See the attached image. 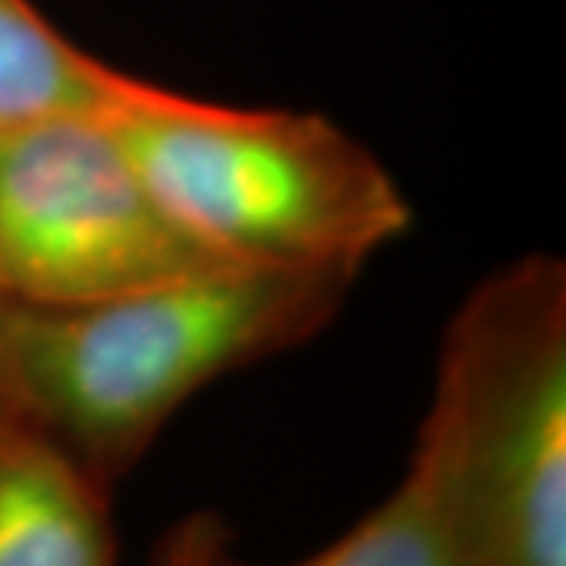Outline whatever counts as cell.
<instances>
[{
	"mask_svg": "<svg viewBox=\"0 0 566 566\" xmlns=\"http://www.w3.org/2000/svg\"><path fill=\"white\" fill-rule=\"evenodd\" d=\"M107 120L211 259L359 277L412 227L400 182L318 111L233 107L139 80Z\"/></svg>",
	"mask_w": 566,
	"mask_h": 566,
	"instance_id": "obj_2",
	"label": "cell"
},
{
	"mask_svg": "<svg viewBox=\"0 0 566 566\" xmlns=\"http://www.w3.org/2000/svg\"><path fill=\"white\" fill-rule=\"evenodd\" d=\"M139 85L63 35L32 0H0V136L66 114H107Z\"/></svg>",
	"mask_w": 566,
	"mask_h": 566,
	"instance_id": "obj_7",
	"label": "cell"
},
{
	"mask_svg": "<svg viewBox=\"0 0 566 566\" xmlns=\"http://www.w3.org/2000/svg\"><path fill=\"white\" fill-rule=\"evenodd\" d=\"M214 566L245 564L233 542ZM281 566H475L465 497L463 419L453 394L434 381L406 475L356 526L303 560Z\"/></svg>",
	"mask_w": 566,
	"mask_h": 566,
	"instance_id": "obj_5",
	"label": "cell"
},
{
	"mask_svg": "<svg viewBox=\"0 0 566 566\" xmlns=\"http://www.w3.org/2000/svg\"><path fill=\"white\" fill-rule=\"evenodd\" d=\"M221 268L148 189L107 114L0 136V303L85 305Z\"/></svg>",
	"mask_w": 566,
	"mask_h": 566,
	"instance_id": "obj_4",
	"label": "cell"
},
{
	"mask_svg": "<svg viewBox=\"0 0 566 566\" xmlns=\"http://www.w3.org/2000/svg\"><path fill=\"white\" fill-rule=\"evenodd\" d=\"M230 542L233 535L221 513L196 510L164 532L148 557V566H214V557Z\"/></svg>",
	"mask_w": 566,
	"mask_h": 566,
	"instance_id": "obj_8",
	"label": "cell"
},
{
	"mask_svg": "<svg viewBox=\"0 0 566 566\" xmlns=\"http://www.w3.org/2000/svg\"><path fill=\"white\" fill-rule=\"evenodd\" d=\"M438 381L463 419L475 566H566V264L528 255L479 283Z\"/></svg>",
	"mask_w": 566,
	"mask_h": 566,
	"instance_id": "obj_3",
	"label": "cell"
},
{
	"mask_svg": "<svg viewBox=\"0 0 566 566\" xmlns=\"http://www.w3.org/2000/svg\"><path fill=\"white\" fill-rule=\"evenodd\" d=\"M353 283L221 264L104 303H0V406L117 488L196 394L322 334Z\"/></svg>",
	"mask_w": 566,
	"mask_h": 566,
	"instance_id": "obj_1",
	"label": "cell"
},
{
	"mask_svg": "<svg viewBox=\"0 0 566 566\" xmlns=\"http://www.w3.org/2000/svg\"><path fill=\"white\" fill-rule=\"evenodd\" d=\"M114 488L0 406V566H117Z\"/></svg>",
	"mask_w": 566,
	"mask_h": 566,
	"instance_id": "obj_6",
	"label": "cell"
}]
</instances>
